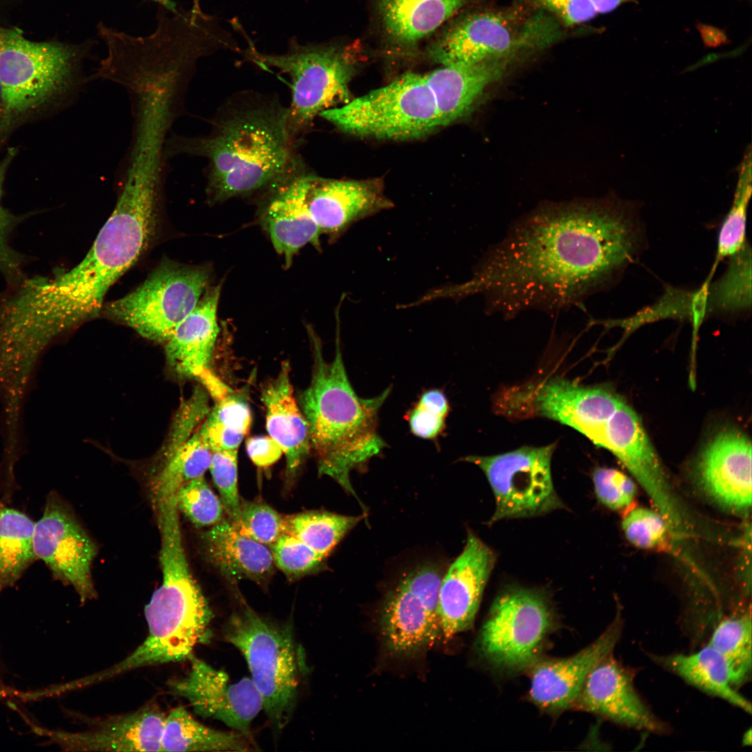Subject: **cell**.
<instances>
[{
	"mask_svg": "<svg viewBox=\"0 0 752 752\" xmlns=\"http://www.w3.org/2000/svg\"><path fill=\"white\" fill-rule=\"evenodd\" d=\"M645 244L634 205L618 200L545 206L514 224L446 298L483 295L513 315L567 308L618 280Z\"/></svg>",
	"mask_w": 752,
	"mask_h": 752,
	"instance_id": "6da1fadb",
	"label": "cell"
},
{
	"mask_svg": "<svg viewBox=\"0 0 752 752\" xmlns=\"http://www.w3.org/2000/svg\"><path fill=\"white\" fill-rule=\"evenodd\" d=\"M288 107L265 95L233 96L217 113L209 134L172 136L164 156H200L208 161L207 194L212 203L265 190L297 160Z\"/></svg>",
	"mask_w": 752,
	"mask_h": 752,
	"instance_id": "7a4b0ae2",
	"label": "cell"
},
{
	"mask_svg": "<svg viewBox=\"0 0 752 752\" xmlns=\"http://www.w3.org/2000/svg\"><path fill=\"white\" fill-rule=\"evenodd\" d=\"M116 206L84 258L49 278L53 306L66 329L95 317L109 288L139 259L154 233L163 164L130 157Z\"/></svg>",
	"mask_w": 752,
	"mask_h": 752,
	"instance_id": "3957f363",
	"label": "cell"
},
{
	"mask_svg": "<svg viewBox=\"0 0 752 752\" xmlns=\"http://www.w3.org/2000/svg\"><path fill=\"white\" fill-rule=\"evenodd\" d=\"M309 334L311 378L297 402L307 422L311 450L316 457L318 473L331 478L356 496L351 472L366 467L386 446L378 432V416L391 388L375 397H360L349 380L339 338L334 357L327 361L318 336L312 331Z\"/></svg>",
	"mask_w": 752,
	"mask_h": 752,
	"instance_id": "277c9868",
	"label": "cell"
},
{
	"mask_svg": "<svg viewBox=\"0 0 752 752\" xmlns=\"http://www.w3.org/2000/svg\"><path fill=\"white\" fill-rule=\"evenodd\" d=\"M192 3L176 14L158 6L157 27L146 36H134L100 22L97 33L107 56L91 77L116 82L134 94L156 87L180 89L201 57L221 49L239 50L217 19L203 12L200 0Z\"/></svg>",
	"mask_w": 752,
	"mask_h": 752,
	"instance_id": "5b68a950",
	"label": "cell"
},
{
	"mask_svg": "<svg viewBox=\"0 0 752 752\" xmlns=\"http://www.w3.org/2000/svg\"><path fill=\"white\" fill-rule=\"evenodd\" d=\"M160 546L162 581L144 609L148 636L117 664L63 684L65 691L95 684L136 668L189 659L197 645L210 641L212 611L190 572L182 535L166 533L161 537Z\"/></svg>",
	"mask_w": 752,
	"mask_h": 752,
	"instance_id": "8992f818",
	"label": "cell"
},
{
	"mask_svg": "<svg viewBox=\"0 0 752 752\" xmlns=\"http://www.w3.org/2000/svg\"><path fill=\"white\" fill-rule=\"evenodd\" d=\"M97 41L73 46L29 40L15 33H0V128L57 100L80 80L82 61Z\"/></svg>",
	"mask_w": 752,
	"mask_h": 752,
	"instance_id": "52a82bcc",
	"label": "cell"
},
{
	"mask_svg": "<svg viewBox=\"0 0 752 752\" xmlns=\"http://www.w3.org/2000/svg\"><path fill=\"white\" fill-rule=\"evenodd\" d=\"M224 634L244 656L271 725L283 730L293 713L307 668L292 625L273 622L246 606L231 616Z\"/></svg>",
	"mask_w": 752,
	"mask_h": 752,
	"instance_id": "ba28073f",
	"label": "cell"
},
{
	"mask_svg": "<svg viewBox=\"0 0 752 752\" xmlns=\"http://www.w3.org/2000/svg\"><path fill=\"white\" fill-rule=\"evenodd\" d=\"M245 49L248 59L260 67L274 68L290 78L292 100L288 124L296 137L314 118L352 98L350 83L354 66L346 47L336 44H300L292 39L283 54L259 52L251 41Z\"/></svg>",
	"mask_w": 752,
	"mask_h": 752,
	"instance_id": "9c48e42d",
	"label": "cell"
},
{
	"mask_svg": "<svg viewBox=\"0 0 752 752\" xmlns=\"http://www.w3.org/2000/svg\"><path fill=\"white\" fill-rule=\"evenodd\" d=\"M320 116L345 133L379 140L419 139L441 127L424 74L416 72L404 73Z\"/></svg>",
	"mask_w": 752,
	"mask_h": 752,
	"instance_id": "30bf717a",
	"label": "cell"
},
{
	"mask_svg": "<svg viewBox=\"0 0 752 752\" xmlns=\"http://www.w3.org/2000/svg\"><path fill=\"white\" fill-rule=\"evenodd\" d=\"M210 277L205 267L166 262L134 290L107 304L103 312L147 339L166 343L196 307Z\"/></svg>",
	"mask_w": 752,
	"mask_h": 752,
	"instance_id": "8fae6325",
	"label": "cell"
},
{
	"mask_svg": "<svg viewBox=\"0 0 752 752\" xmlns=\"http://www.w3.org/2000/svg\"><path fill=\"white\" fill-rule=\"evenodd\" d=\"M554 617L540 592L519 586L502 590L494 601L477 642L490 666L512 673L529 668L539 659Z\"/></svg>",
	"mask_w": 752,
	"mask_h": 752,
	"instance_id": "7c38bea8",
	"label": "cell"
},
{
	"mask_svg": "<svg viewBox=\"0 0 752 752\" xmlns=\"http://www.w3.org/2000/svg\"><path fill=\"white\" fill-rule=\"evenodd\" d=\"M557 36L551 22L540 16L521 25L502 13H476L445 30L430 46L429 56L441 65L510 61L521 52L549 45Z\"/></svg>",
	"mask_w": 752,
	"mask_h": 752,
	"instance_id": "4fadbf2b",
	"label": "cell"
},
{
	"mask_svg": "<svg viewBox=\"0 0 752 752\" xmlns=\"http://www.w3.org/2000/svg\"><path fill=\"white\" fill-rule=\"evenodd\" d=\"M554 450V445L523 446L499 455L462 459L480 468L492 487L496 509L489 524L538 516L564 507L551 478Z\"/></svg>",
	"mask_w": 752,
	"mask_h": 752,
	"instance_id": "5bb4252c",
	"label": "cell"
},
{
	"mask_svg": "<svg viewBox=\"0 0 752 752\" xmlns=\"http://www.w3.org/2000/svg\"><path fill=\"white\" fill-rule=\"evenodd\" d=\"M442 570L421 563L405 572L387 594L381 629L388 648L412 653L432 644L441 633L438 595Z\"/></svg>",
	"mask_w": 752,
	"mask_h": 752,
	"instance_id": "9a60e30c",
	"label": "cell"
},
{
	"mask_svg": "<svg viewBox=\"0 0 752 752\" xmlns=\"http://www.w3.org/2000/svg\"><path fill=\"white\" fill-rule=\"evenodd\" d=\"M33 550L56 579L73 587L82 603L96 597L91 566L97 546L56 494L47 496L42 516L35 523Z\"/></svg>",
	"mask_w": 752,
	"mask_h": 752,
	"instance_id": "2e32d148",
	"label": "cell"
},
{
	"mask_svg": "<svg viewBox=\"0 0 752 752\" xmlns=\"http://www.w3.org/2000/svg\"><path fill=\"white\" fill-rule=\"evenodd\" d=\"M183 677L169 682L173 694L184 698L200 716L223 722L251 738L250 726L263 710V701L251 677L233 682L218 670L192 655Z\"/></svg>",
	"mask_w": 752,
	"mask_h": 752,
	"instance_id": "e0dca14e",
	"label": "cell"
},
{
	"mask_svg": "<svg viewBox=\"0 0 752 752\" xmlns=\"http://www.w3.org/2000/svg\"><path fill=\"white\" fill-rule=\"evenodd\" d=\"M311 172L299 158L265 190L260 221L276 251L289 267L295 255L307 244L320 249L322 234L307 206L306 194Z\"/></svg>",
	"mask_w": 752,
	"mask_h": 752,
	"instance_id": "ac0fdd59",
	"label": "cell"
},
{
	"mask_svg": "<svg viewBox=\"0 0 752 752\" xmlns=\"http://www.w3.org/2000/svg\"><path fill=\"white\" fill-rule=\"evenodd\" d=\"M622 627L618 613L596 640L572 656L538 659L530 667L531 700L549 713L572 707L591 670L612 654Z\"/></svg>",
	"mask_w": 752,
	"mask_h": 752,
	"instance_id": "d6986e66",
	"label": "cell"
},
{
	"mask_svg": "<svg viewBox=\"0 0 752 752\" xmlns=\"http://www.w3.org/2000/svg\"><path fill=\"white\" fill-rule=\"evenodd\" d=\"M572 707L636 730L659 734L668 730L637 692L632 674L612 654L591 670Z\"/></svg>",
	"mask_w": 752,
	"mask_h": 752,
	"instance_id": "ffe728a7",
	"label": "cell"
},
{
	"mask_svg": "<svg viewBox=\"0 0 752 752\" xmlns=\"http://www.w3.org/2000/svg\"><path fill=\"white\" fill-rule=\"evenodd\" d=\"M492 550L469 533L461 554L443 574L438 595L441 633L450 639L469 629L494 567Z\"/></svg>",
	"mask_w": 752,
	"mask_h": 752,
	"instance_id": "44dd1931",
	"label": "cell"
},
{
	"mask_svg": "<svg viewBox=\"0 0 752 752\" xmlns=\"http://www.w3.org/2000/svg\"><path fill=\"white\" fill-rule=\"evenodd\" d=\"M308 211L322 233L336 240L353 224L391 208L382 180H337L311 173Z\"/></svg>",
	"mask_w": 752,
	"mask_h": 752,
	"instance_id": "7402d4cb",
	"label": "cell"
},
{
	"mask_svg": "<svg viewBox=\"0 0 752 752\" xmlns=\"http://www.w3.org/2000/svg\"><path fill=\"white\" fill-rule=\"evenodd\" d=\"M699 482L713 500L735 511L751 506V444L741 431L726 429L705 446L697 464Z\"/></svg>",
	"mask_w": 752,
	"mask_h": 752,
	"instance_id": "603a6c76",
	"label": "cell"
},
{
	"mask_svg": "<svg viewBox=\"0 0 752 752\" xmlns=\"http://www.w3.org/2000/svg\"><path fill=\"white\" fill-rule=\"evenodd\" d=\"M166 715L155 703L125 714L93 721L81 732L40 729L65 751H162Z\"/></svg>",
	"mask_w": 752,
	"mask_h": 752,
	"instance_id": "cb8c5ba5",
	"label": "cell"
},
{
	"mask_svg": "<svg viewBox=\"0 0 752 752\" xmlns=\"http://www.w3.org/2000/svg\"><path fill=\"white\" fill-rule=\"evenodd\" d=\"M221 285L207 288L194 310L177 326L166 343L171 369L182 377H197L210 369L219 326Z\"/></svg>",
	"mask_w": 752,
	"mask_h": 752,
	"instance_id": "d4e9b609",
	"label": "cell"
},
{
	"mask_svg": "<svg viewBox=\"0 0 752 752\" xmlns=\"http://www.w3.org/2000/svg\"><path fill=\"white\" fill-rule=\"evenodd\" d=\"M509 61L493 60L472 64H453L424 74L441 126L468 115L485 89L499 79Z\"/></svg>",
	"mask_w": 752,
	"mask_h": 752,
	"instance_id": "484cf974",
	"label": "cell"
},
{
	"mask_svg": "<svg viewBox=\"0 0 752 752\" xmlns=\"http://www.w3.org/2000/svg\"><path fill=\"white\" fill-rule=\"evenodd\" d=\"M290 372L289 363L283 361L276 376L261 391L267 431L282 448L289 478L295 476L311 451L307 422L294 395Z\"/></svg>",
	"mask_w": 752,
	"mask_h": 752,
	"instance_id": "4316f807",
	"label": "cell"
},
{
	"mask_svg": "<svg viewBox=\"0 0 752 752\" xmlns=\"http://www.w3.org/2000/svg\"><path fill=\"white\" fill-rule=\"evenodd\" d=\"M201 538L207 558L229 581L261 583L272 574L271 549L243 534L230 519L212 526Z\"/></svg>",
	"mask_w": 752,
	"mask_h": 752,
	"instance_id": "83f0119b",
	"label": "cell"
},
{
	"mask_svg": "<svg viewBox=\"0 0 752 752\" xmlns=\"http://www.w3.org/2000/svg\"><path fill=\"white\" fill-rule=\"evenodd\" d=\"M469 0H375L384 32L400 47L415 45Z\"/></svg>",
	"mask_w": 752,
	"mask_h": 752,
	"instance_id": "f1b7e54d",
	"label": "cell"
},
{
	"mask_svg": "<svg viewBox=\"0 0 752 752\" xmlns=\"http://www.w3.org/2000/svg\"><path fill=\"white\" fill-rule=\"evenodd\" d=\"M650 657L657 664L690 685L721 698L748 714L751 713L750 701L731 685L723 659L708 643L690 654H650Z\"/></svg>",
	"mask_w": 752,
	"mask_h": 752,
	"instance_id": "f546056e",
	"label": "cell"
},
{
	"mask_svg": "<svg viewBox=\"0 0 752 752\" xmlns=\"http://www.w3.org/2000/svg\"><path fill=\"white\" fill-rule=\"evenodd\" d=\"M161 744L162 751L244 752L254 746L243 733L207 727L182 707L174 708L166 716Z\"/></svg>",
	"mask_w": 752,
	"mask_h": 752,
	"instance_id": "4dcf8cb0",
	"label": "cell"
},
{
	"mask_svg": "<svg viewBox=\"0 0 752 752\" xmlns=\"http://www.w3.org/2000/svg\"><path fill=\"white\" fill-rule=\"evenodd\" d=\"M212 454L199 427L185 442L168 448L162 467L151 481L152 503L176 495L184 484L203 476L209 469Z\"/></svg>",
	"mask_w": 752,
	"mask_h": 752,
	"instance_id": "1f68e13d",
	"label": "cell"
},
{
	"mask_svg": "<svg viewBox=\"0 0 752 752\" xmlns=\"http://www.w3.org/2000/svg\"><path fill=\"white\" fill-rule=\"evenodd\" d=\"M34 528L26 514L0 503V593L15 584L36 558Z\"/></svg>",
	"mask_w": 752,
	"mask_h": 752,
	"instance_id": "d6a6232c",
	"label": "cell"
},
{
	"mask_svg": "<svg viewBox=\"0 0 752 752\" xmlns=\"http://www.w3.org/2000/svg\"><path fill=\"white\" fill-rule=\"evenodd\" d=\"M751 626L750 609L728 616L716 622L707 643L723 659L730 682L735 689L751 679Z\"/></svg>",
	"mask_w": 752,
	"mask_h": 752,
	"instance_id": "836d02e7",
	"label": "cell"
},
{
	"mask_svg": "<svg viewBox=\"0 0 752 752\" xmlns=\"http://www.w3.org/2000/svg\"><path fill=\"white\" fill-rule=\"evenodd\" d=\"M363 516L311 511L284 516V533L292 535L327 557Z\"/></svg>",
	"mask_w": 752,
	"mask_h": 752,
	"instance_id": "e575fe53",
	"label": "cell"
},
{
	"mask_svg": "<svg viewBox=\"0 0 752 752\" xmlns=\"http://www.w3.org/2000/svg\"><path fill=\"white\" fill-rule=\"evenodd\" d=\"M751 258L748 242L730 257L727 272L713 285L712 294L715 311L735 313L750 308Z\"/></svg>",
	"mask_w": 752,
	"mask_h": 752,
	"instance_id": "d590c367",
	"label": "cell"
},
{
	"mask_svg": "<svg viewBox=\"0 0 752 752\" xmlns=\"http://www.w3.org/2000/svg\"><path fill=\"white\" fill-rule=\"evenodd\" d=\"M178 510L195 526H212L223 519L221 499L211 489L204 476L184 484L176 494Z\"/></svg>",
	"mask_w": 752,
	"mask_h": 752,
	"instance_id": "8d00e7d4",
	"label": "cell"
},
{
	"mask_svg": "<svg viewBox=\"0 0 752 752\" xmlns=\"http://www.w3.org/2000/svg\"><path fill=\"white\" fill-rule=\"evenodd\" d=\"M742 177L735 193L733 205L724 219L718 236L716 263L731 257L742 249L746 240L747 206L751 196L750 175Z\"/></svg>",
	"mask_w": 752,
	"mask_h": 752,
	"instance_id": "74e56055",
	"label": "cell"
},
{
	"mask_svg": "<svg viewBox=\"0 0 752 752\" xmlns=\"http://www.w3.org/2000/svg\"><path fill=\"white\" fill-rule=\"evenodd\" d=\"M283 517L266 503L244 501L240 502L239 520L233 523L243 534L272 546L284 533Z\"/></svg>",
	"mask_w": 752,
	"mask_h": 752,
	"instance_id": "f35d334b",
	"label": "cell"
},
{
	"mask_svg": "<svg viewBox=\"0 0 752 752\" xmlns=\"http://www.w3.org/2000/svg\"><path fill=\"white\" fill-rule=\"evenodd\" d=\"M270 547L274 565L291 579L318 570L326 558L288 533L282 534Z\"/></svg>",
	"mask_w": 752,
	"mask_h": 752,
	"instance_id": "ab89813d",
	"label": "cell"
},
{
	"mask_svg": "<svg viewBox=\"0 0 752 752\" xmlns=\"http://www.w3.org/2000/svg\"><path fill=\"white\" fill-rule=\"evenodd\" d=\"M622 528L629 542L644 549L661 546L670 531L666 520L657 510L643 507L630 509L623 518Z\"/></svg>",
	"mask_w": 752,
	"mask_h": 752,
	"instance_id": "60d3db41",
	"label": "cell"
},
{
	"mask_svg": "<svg viewBox=\"0 0 752 752\" xmlns=\"http://www.w3.org/2000/svg\"><path fill=\"white\" fill-rule=\"evenodd\" d=\"M237 451H213L209 467L224 510L235 524L239 520L241 502L237 487Z\"/></svg>",
	"mask_w": 752,
	"mask_h": 752,
	"instance_id": "b9f144b4",
	"label": "cell"
},
{
	"mask_svg": "<svg viewBox=\"0 0 752 752\" xmlns=\"http://www.w3.org/2000/svg\"><path fill=\"white\" fill-rule=\"evenodd\" d=\"M13 155L11 150L0 162V273L11 285L24 278L22 274L24 257L13 249L9 243L10 233L21 219L7 210L1 204L5 174Z\"/></svg>",
	"mask_w": 752,
	"mask_h": 752,
	"instance_id": "7bdbcfd3",
	"label": "cell"
},
{
	"mask_svg": "<svg viewBox=\"0 0 752 752\" xmlns=\"http://www.w3.org/2000/svg\"><path fill=\"white\" fill-rule=\"evenodd\" d=\"M593 481L598 500L611 510H624L634 501L637 492L635 483L616 469H595L593 473Z\"/></svg>",
	"mask_w": 752,
	"mask_h": 752,
	"instance_id": "ee69618b",
	"label": "cell"
},
{
	"mask_svg": "<svg viewBox=\"0 0 752 752\" xmlns=\"http://www.w3.org/2000/svg\"><path fill=\"white\" fill-rule=\"evenodd\" d=\"M213 398L214 405L205 421L245 436L251 423V412L247 402L230 388Z\"/></svg>",
	"mask_w": 752,
	"mask_h": 752,
	"instance_id": "f6af8a7d",
	"label": "cell"
},
{
	"mask_svg": "<svg viewBox=\"0 0 752 752\" xmlns=\"http://www.w3.org/2000/svg\"><path fill=\"white\" fill-rule=\"evenodd\" d=\"M567 26L586 22L599 14L607 13L635 0H535Z\"/></svg>",
	"mask_w": 752,
	"mask_h": 752,
	"instance_id": "bcb514c9",
	"label": "cell"
},
{
	"mask_svg": "<svg viewBox=\"0 0 752 752\" xmlns=\"http://www.w3.org/2000/svg\"><path fill=\"white\" fill-rule=\"evenodd\" d=\"M412 433L421 439H434L446 428V418L416 405L406 414Z\"/></svg>",
	"mask_w": 752,
	"mask_h": 752,
	"instance_id": "7dc6e473",
	"label": "cell"
},
{
	"mask_svg": "<svg viewBox=\"0 0 752 752\" xmlns=\"http://www.w3.org/2000/svg\"><path fill=\"white\" fill-rule=\"evenodd\" d=\"M246 448L252 462L260 468L270 467L283 454L280 445L269 435L249 438Z\"/></svg>",
	"mask_w": 752,
	"mask_h": 752,
	"instance_id": "c3c4849f",
	"label": "cell"
},
{
	"mask_svg": "<svg viewBox=\"0 0 752 752\" xmlns=\"http://www.w3.org/2000/svg\"><path fill=\"white\" fill-rule=\"evenodd\" d=\"M416 405L445 418L450 412L446 395L442 390L438 389L424 391L418 397Z\"/></svg>",
	"mask_w": 752,
	"mask_h": 752,
	"instance_id": "681fc988",
	"label": "cell"
},
{
	"mask_svg": "<svg viewBox=\"0 0 752 752\" xmlns=\"http://www.w3.org/2000/svg\"><path fill=\"white\" fill-rule=\"evenodd\" d=\"M143 1H150L155 3L158 6H161L169 13L176 14L178 13L181 9L178 5V3L174 0H143Z\"/></svg>",
	"mask_w": 752,
	"mask_h": 752,
	"instance_id": "f907efd6",
	"label": "cell"
},
{
	"mask_svg": "<svg viewBox=\"0 0 752 752\" xmlns=\"http://www.w3.org/2000/svg\"><path fill=\"white\" fill-rule=\"evenodd\" d=\"M751 730H749L744 735L743 742L746 745H750L751 743Z\"/></svg>",
	"mask_w": 752,
	"mask_h": 752,
	"instance_id": "816d5d0a",
	"label": "cell"
},
{
	"mask_svg": "<svg viewBox=\"0 0 752 752\" xmlns=\"http://www.w3.org/2000/svg\"><path fill=\"white\" fill-rule=\"evenodd\" d=\"M1 84H0V108H1Z\"/></svg>",
	"mask_w": 752,
	"mask_h": 752,
	"instance_id": "f5cc1de1",
	"label": "cell"
}]
</instances>
